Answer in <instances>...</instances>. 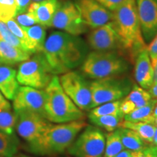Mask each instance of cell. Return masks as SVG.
<instances>
[{
  "mask_svg": "<svg viewBox=\"0 0 157 157\" xmlns=\"http://www.w3.org/2000/svg\"><path fill=\"white\" fill-rule=\"evenodd\" d=\"M150 58L157 56V34L151 41L148 46L146 47Z\"/></svg>",
  "mask_w": 157,
  "mask_h": 157,
  "instance_id": "cell-38",
  "label": "cell"
},
{
  "mask_svg": "<svg viewBox=\"0 0 157 157\" xmlns=\"http://www.w3.org/2000/svg\"><path fill=\"white\" fill-rule=\"evenodd\" d=\"M133 84L128 78L111 76L90 82L92 103L90 109L111 101L122 100L132 89Z\"/></svg>",
  "mask_w": 157,
  "mask_h": 157,
  "instance_id": "cell-7",
  "label": "cell"
},
{
  "mask_svg": "<svg viewBox=\"0 0 157 157\" xmlns=\"http://www.w3.org/2000/svg\"><path fill=\"white\" fill-rule=\"evenodd\" d=\"M60 2L58 0H42L33 2L28 12L36 17L37 23L44 27H52V22Z\"/></svg>",
  "mask_w": 157,
  "mask_h": 157,
  "instance_id": "cell-17",
  "label": "cell"
},
{
  "mask_svg": "<svg viewBox=\"0 0 157 157\" xmlns=\"http://www.w3.org/2000/svg\"><path fill=\"white\" fill-rule=\"evenodd\" d=\"M148 92L151 96L152 99L157 101V82L153 83L151 87L148 89Z\"/></svg>",
  "mask_w": 157,
  "mask_h": 157,
  "instance_id": "cell-41",
  "label": "cell"
},
{
  "mask_svg": "<svg viewBox=\"0 0 157 157\" xmlns=\"http://www.w3.org/2000/svg\"><path fill=\"white\" fill-rule=\"evenodd\" d=\"M0 54L7 65H15L30 58L31 53L0 40Z\"/></svg>",
  "mask_w": 157,
  "mask_h": 157,
  "instance_id": "cell-19",
  "label": "cell"
},
{
  "mask_svg": "<svg viewBox=\"0 0 157 157\" xmlns=\"http://www.w3.org/2000/svg\"><path fill=\"white\" fill-rule=\"evenodd\" d=\"M152 145H154V146H157V126H156V130H155L154 136V140H153Z\"/></svg>",
  "mask_w": 157,
  "mask_h": 157,
  "instance_id": "cell-44",
  "label": "cell"
},
{
  "mask_svg": "<svg viewBox=\"0 0 157 157\" xmlns=\"http://www.w3.org/2000/svg\"><path fill=\"white\" fill-rule=\"evenodd\" d=\"M97 1L109 10L113 12L125 0H97Z\"/></svg>",
  "mask_w": 157,
  "mask_h": 157,
  "instance_id": "cell-35",
  "label": "cell"
},
{
  "mask_svg": "<svg viewBox=\"0 0 157 157\" xmlns=\"http://www.w3.org/2000/svg\"><path fill=\"white\" fill-rule=\"evenodd\" d=\"M14 19L22 27H29L35 24H38L34 15L28 11L24 13L17 15Z\"/></svg>",
  "mask_w": 157,
  "mask_h": 157,
  "instance_id": "cell-33",
  "label": "cell"
},
{
  "mask_svg": "<svg viewBox=\"0 0 157 157\" xmlns=\"http://www.w3.org/2000/svg\"><path fill=\"white\" fill-rule=\"evenodd\" d=\"M112 13V21L123 49L129 52L132 59L135 58L147 47L141 32L135 0H125Z\"/></svg>",
  "mask_w": 157,
  "mask_h": 157,
  "instance_id": "cell-2",
  "label": "cell"
},
{
  "mask_svg": "<svg viewBox=\"0 0 157 157\" xmlns=\"http://www.w3.org/2000/svg\"><path fill=\"white\" fill-rule=\"evenodd\" d=\"M11 105L3 94L0 92V110H10Z\"/></svg>",
  "mask_w": 157,
  "mask_h": 157,
  "instance_id": "cell-39",
  "label": "cell"
},
{
  "mask_svg": "<svg viewBox=\"0 0 157 157\" xmlns=\"http://www.w3.org/2000/svg\"><path fill=\"white\" fill-rule=\"evenodd\" d=\"M68 147L67 152L74 157H103L105 136L99 127L87 125Z\"/></svg>",
  "mask_w": 157,
  "mask_h": 157,
  "instance_id": "cell-8",
  "label": "cell"
},
{
  "mask_svg": "<svg viewBox=\"0 0 157 157\" xmlns=\"http://www.w3.org/2000/svg\"><path fill=\"white\" fill-rule=\"evenodd\" d=\"M151 58V66L153 68V73H154V83L157 82V56Z\"/></svg>",
  "mask_w": 157,
  "mask_h": 157,
  "instance_id": "cell-40",
  "label": "cell"
},
{
  "mask_svg": "<svg viewBox=\"0 0 157 157\" xmlns=\"http://www.w3.org/2000/svg\"><path fill=\"white\" fill-rule=\"evenodd\" d=\"M141 32L146 42L157 34V0H135Z\"/></svg>",
  "mask_w": 157,
  "mask_h": 157,
  "instance_id": "cell-15",
  "label": "cell"
},
{
  "mask_svg": "<svg viewBox=\"0 0 157 157\" xmlns=\"http://www.w3.org/2000/svg\"><path fill=\"white\" fill-rule=\"evenodd\" d=\"M16 115L10 110H0V131L8 135L15 134Z\"/></svg>",
  "mask_w": 157,
  "mask_h": 157,
  "instance_id": "cell-30",
  "label": "cell"
},
{
  "mask_svg": "<svg viewBox=\"0 0 157 157\" xmlns=\"http://www.w3.org/2000/svg\"><path fill=\"white\" fill-rule=\"evenodd\" d=\"M44 91L45 117L51 123H66L84 119V113L66 95L58 76L52 77Z\"/></svg>",
  "mask_w": 157,
  "mask_h": 157,
  "instance_id": "cell-4",
  "label": "cell"
},
{
  "mask_svg": "<svg viewBox=\"0 0 157 157\" xmlns=\"http://www.w3.org/2000/svg\"><path fill=\"white\" fill-rule=\"evenodd\" d=\"M54 76L42 52L21 63L17 71L19 84L39 90H44Z\"/></svg>",
  "mask_w": 157,
  "mask_h": 157,
  "instance_id": "cell-6",
  "label": "cell"
},
{
  "mask_svg": "<svg viewBox=\"0 0 157 157\" xmlns=\"http://www.w3.org/2000/svg\"><path fill=\"white\" fill-rule=\"evenodd\" d=\"M121 102V100L108 102V103H105L95 108H93L90 110L88 117H98L121 113L120 111Z\"/></svg>",
  "mask_w": 157,
  "mask_h": 157,
  "instance_id": "cell-29",
  "label": "cell"
},
{
  "mask_svg": "<svg viewBox=\"0 0 157 157\" xmlns=\"http://www.w3.org/2000/svg\"><path fill=\"white\" fill-rule=\"evenodd\" d=\"M134 77L140 87L148 90L154 83V73L151 58L146 49L140 51L135 58Z\"/></svg>",
  "mask_w": 157,
  "mask_h": 157,
  "instance_id": "cell-16",
  "label": "cell"
},
{
  "mask_svg": "<svg viewBox=\"0 0 157 157\" xmlns=\"http://www.w3.org/2000/svg\"><path fill=\"white\" fill-rule=\"evenodd\" d=\"M135 109V105L132 101L125 99V98L124 100H121L120 104V111L124 115L128 114V113L134 111Z\"/></svg>",
  "mask_w": 157,
  "mask_h": 157,
  "instance_id": "cell-36",
  "label": "cell"
},
{
  "mask_svg": "<svg viewBox=\"0 0 157 157\" xmlns=\"http://www.w3.org/2000/svg\"><path fill=\"white\" fill-rule=\"evenodd\" d=\"M84 119L51 124L34 142L29 143L31 151L40 155H55L67 151L77 135L87 126Z\"/></svg>",
  "mask_w": 157,
  "mask_h": 157,
  "instance_id": "cell-3",
  "label": "cell"
},
{
  "mask_svg": "<svg viewBox=\"0 0 157 157\" xmlns=\"http://www.w3.org/2000/svg\"><path fill=\"white\" fill-rule=\"evenodd\" d=\"M42 53L54 75L71 71L82 64L87 46L78 36L53 31L44 42Z\"/></svg>",
  "mask_w": 157,
  "mask_h": 157,
  "instance_id": "cell-1",
  "label": "cell"
},
{
  "mask_svg": "<svg viewBox=\"0 0 157 157\" xmlns=\"http://www.w3.org/2000/svg\"><path fill=\"white\" fill-rule=\"evenodd\" d=\"M34 48V53L42 52L46 40L45 27L40 24H35L29 27H23Z\"/></svg>",
  "mask_w": 157,
  "mask_h": 157,
  "instance_id": "cell-22",
  "label": "cell"
},
{
  "mask_svg": "<svg viewBox=\"0 0 157 157\" xmlns=\"http://www.w3.org/2000/svg\"><path fill=\"white\" fill-rule=\"evenodd\" d=\"M124 149V147L121 143L118 129L108 133L105 137V146L103 157H115Z\"/></svg>",
  "mask_w": 157,
  "mask_h": 157,
  "instance_id": "cell-26",
  "label": "cell"
},
{
  "mask_svg": "<svg viewBox=\"0 0 157 157\" xmlns=\"http://www.w3.org/2000/svg\"><path fill=\"white\" fill-rule=\"evenodd\" d=\"M13 157H31V156H27V155H25V154H18V155H15Z\"/></svg>",
  "mask_w": 157,
  "mask_h": 157,
  "instance_id": "cell-46",
  "label": "cell"
},
{
  "mask_svg": "<svg viewBox=\"0 0 157 157\" xmlns=\"http://www.w3.org/2000/svg\"><path fill=\"white\" fill-rule=\"evenodd\" d=\"M120 127L132 129L147 144L150 145L153 143L155 130L156 128V125L154 124L141 121L133 122L124 120Z\"/></svg>",
  "mask_w": 157,
  "mask_h": 157,
  "instance_id": "cell-20",
  "label": "cell"
},
{
  "mask_svg": "<svg viewBox=\"0 0 157 157\" xmlns=\"http://www.w3.org/2000/svg\"><path fill=\"white\" fill-rule=\"evenodd\" d=\"M1 65H7V64L5 60V59L3 58V57L2 56V55L0 54V66H1Z\"/></svg>",
  "mask_w": 157,
  "mask_h": 157,
  "instance_id": "cell-45",
  "label": "cell"
},
{
  "mask_svg": "<svg viewBox=\"0 0 157 157\" xmlns=\"http://www.w3.org/2000/svg\"><path fill=\"white\" fill-rule=\"evenodd\" d=\"M153 119H154V124L157 126V103L155 105L154 111H153Z\"/></svg>",
  "mask_w": 157,
  "mask_h": 157,
  "instance_id": "cell-43",
  "label": "cell"
},
{
  "mask_svg": "<svg viewBox=\"0 0 157 157\" xmlns=\"http://www.w3.org/2000/svg\"><path fill=\"white\" fill-rule=\"evenodd\" d=\"M117 129L124 149L132 152L137 151L144 148L148 145L145 143L132 129L122 127H119Z\"/></svg>",
  "mask_w": 157,
  "mask_h": 157,
  "instance_id": "cell-21",
  "label": "cell"
},
{
  "mask_svg": "<svg viewBox=\"0 0 157 157\" xmlns=\"http://www.w3.org/2000/svg\"><path fill=\"white\" fill-rule=\"evenodd\" d=\"M17 7V15L27 12L31 3V0H15Z\"/></svg>",
  "mask_w": 157,
  "mask_h": 157,
  "instance_id": "cell-37",
  "label": "cell"
},
{
  "mask_svg": "<svg viewBox=\"0 0 157 157\" xmlns=\"http://www.w3.org/2000/svg\"><path fill=\"white\" fill-rule=\"evenodd\" d=\"M44 100V90L22 85L20 86L13 99V108L15 111H29L45 117Z\"/></svg>",
  "mask_w": 157,
  "mask_h": 157,
  "instance_id": "cell-12",
  "label": "cell"
},
{
  "mask_svg": "<svg viewBox=\"0 0 157 157\" xmlns=\"http://www.w3.org/2000/svg\"><path fill=\"white\" fill-rule=\"evenodd\" d=\"M19 140L15 134L8 135L0 131V157H13L19 148Z\"/></svg>",
  "mask_w": 157,
  "mask_h": 157,
  "instance_id": "cell-25",
  "label": "cell"
},
{
  "mask_svg": "<svg viewBox=\"0 0 157 157\" xmlns=\"http://www.w3.org/2000/svg\"><path fill=\"white\" fill-rule=\"evenodd\" d=\"M34 2H39V1H42V0H33Z\"/></svg>",
  "mask_w": 157,
  "mask_h": 157,
  "instance_id": "cell-47",
  "label": "cell"
},
{
  "mask_svg": "<svg viewBox=\"0 0 157 157\" xmlns=\"http://www.w3.org/2000/svg\"><path fill=\"white\" fill-rule=\"evenodd\" d=\"M59 80L63 90L78 109L82 111L90 110L92 103L90 83L81 74L71 71L61 74Z\"/></svg>",
  "mask_w": 157,
  "mask_h": 157,
  "instance_id": "cell-9",
  "label": "cell"
},
{
  "mask_svg": "<svg viewBox=\"0 0 157 157\" xmlns=\"http://www.w3.org/2000/svg\"><path fill=\"white\" fill-rule=\"evenodd\" d=\"M74 4L87 27L94 29L112 21L113 13L97 0H76Z\"/></svg>",
  "mask_w": 157,
  "mask_h": 157,
  "instance_id": "cell-13",
  "label": "cell"
},
{
  "mask_svg": "<svg viewBox=\"0 0 157 157\" xmlns=\"http://www.w3.org/2000/svg\"><path fill=\"white\" fill-rule=\"evenodd\" d=\"M81 66L82 73L94 80L120 76L129 68L127 60L116 50L90 52Z\"/></svg>",
  "mask_w": 157,
  "mask_h": 157,
  "instance_id": "cell-5",
  "label": "cell"
},
{
  "mask_svg": "<svg viewBox=\"0 0 157 157\" xmlns=\"http://www.w3.org/2000/svg\"><path fill=\"white\" fill-rule=\"evenodd\" d=\"M132 157H157V146L150 144L140 151H132Z\"/></svg>",
  "mask_w": 157,
  "mask_h": 157,
  "instance_id": "cell-34",
  "label": "cell"
},
{
  "mask_svg": "<svg viewBox=\"0 0 157 157\" xmlns=\"http://www.w3.org/2000/svg\"><path fill=\"white\" fill-rule=\"evenodd\" d=\"M115 157H132V151L127 150V149H124Z\"/></svg>",
  "mask_w": 157,
  "mask_h": 157,
  "instance_id": "cell-42",
  "label": "cell"
},
{
  "mask_svg": "<svg viewBox=\"0 0 157 157\" xmlns=\"http://www.w3.org/2000/svg\"><path fill=\"white\" fill-rule=\"evenodd\" d=\"M88 44L96 51H112L123 49L113 21L94 29L88 36Z\"/></svg>",
  "mask_w": 157,
  "mask_h": 157,
  "instance_id": "cell-14",
  "label": "cell"
},
{
  "mask_svg": "<svg viewBox=\"0 0 157 157\" xmlns=\"http://www.w3.org/2000/svg\"><path fill=\"white\" fill-rule=\"evenodd\" d=\"M19 87L16 70L9 65H1L0 92L7 100H13Z\"/></svg>",
  "mask_w": 157,
  "mask_h": 157,
  "instance_id": "cell-18",
  "label": "cell"
},
{
  "mask_svg": "<svg viewBox=\"0 0 157 157\" xmlns=\"http://www.w3.org/2000/svg\"><path fill=\"white\" fill-rule=\"evenodd\" d=\"M52 27L67 34L79 36L87 31L75 4L71 1L60 3L52 22Z\"/></svg>",
  "mask_w": 157,
  "mask_h": 157,
  "instance_id": "cell-10",
  "label": "cell"
},
{
  "mask_svg": "<svg viewBox=\"0 0 157 157\" xmlns=\"http://www.w3.org/2000/svg\"><path fill=\"white\" fill-rule=\"evenodd\" d=\"M17 15L15 0H0V21L6 23Z\"/></svg>",
  "mask_w": 157,
  "mask_h": 157,
  "instance_id": "cell-31",
  "label": "cell"
},
{
  "mask_svg": "<svg viewBox=\"0 0 157 157\" xmlns=\"http://www.w3.org/2000/svg\"><path fill=\"white\" fill-rule=\"evenodd\" d=\"M6 25H7L10 30L11 31V32L17 37V39L21 41V42L22 43L24 50L27 52H30V53L33 54L34 53V48H33L31 43L29 40L28 36H27L26 33L24 31V29H23L22 26H21L15 19H11L10 21L6 22Z\"/></svg>",
  "mask_w": 157,
  "mask_h": 157,
  "instance_id": "cell-28",
  "label": "cell"
},
{
  "mask_svg": "<svg viewBox=\"0 0 157 157\" xmlns=\"http://www.w3.org/2000/svg\"><path fill=\"white\" fill-rule=\"evenodd\" d=\"M0 40H2L16 48L24 50L21 41L11 32L6 23L2 21H0Z\"/></svg>",
  "mask_w": 157,
  "mask_h": 157,
  "instance_id": "cell-32",
  "label": "cell"
},
{
  "mask_svg": "<svg viewBox=\"0 0 157 157\" xmlns=\"http://www.w3.org/2000/svg\"><path fill=\"white\" fill-rule=\"evenodd\" d=\"M157 103L156 101L152 99L149 103L144 106L135 109L134 111L128 114L124 115V120L127 121H133V122H148L154 124L153 119V111L155 105Z\"/></svg>",
  "mask_w": 157,
  "mask_h": 157,
  "instance_id": "cell-23",
  "label": "cell"
},
{
  "mask_svg": "<svg viewBox=\"0 0 157 157\" xmlns=\"http://www.w3.org/2000/svg\"><path fill=\"white\" fill-rule=\"evenodd\" d=\"M15 113V129L19 136L29 143L38 139L52 124L44 116L38 113L29 111H17Z\"/></svg>",
  "mask_w": 157,
  "mask_h": 157,
  "instance_id": "cell-11",
  "label": "cell"
},
{
  "mask_svg": "<svg viewBox=\"0 0 157 157\" xmlns=\"http://www.w3.org/2000/svg\"><path fill=\"white\" fill-rule=\"evenodd\" d=\"M124 115L122 113L105 115L98 117H89L90 121L96 127L104 129L107 132H113L120 127Z\"/></svg>",
  "mask_w": 157,
  "mask_h": 157,
  "instance_id": "cell-24",
  "label": "cell"
},
{
  "mask_svg": "<svg viewBox=\"0 0 157 157\" xmlns=\"http://www.w3.org/2000/svg\"><path fill=\"white\" fill-rule=\"evenodd\" d=\"M124 98L135 104V109L147 105L152 100L149 92L137 84H133L130 92Z\"/></svg>",
  "mask_w": 157,
  "mask_h": 157,
  "instance_id": "cell-27",
  "label": "cell"
}]
</instances>
